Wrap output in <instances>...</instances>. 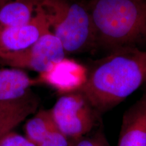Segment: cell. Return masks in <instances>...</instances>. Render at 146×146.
I'll return each mask as SVG.
<instances>
[{
    "label": "cell",
    "instance_id": "obj_10",
    "mask_svg": "<svg viewBox=\"0 0 146 146\" xmlns=\"http://www.w3.org/2000/svg\"><path fill=\"white\" fill-rule=\"evenodd\" d=\"M36 83H39L37 80L31 78L21 69H0V102L19 99Z\"/></svg>",
    "mask_w": 146,
    "mask_h": 146
},
{
    "label": "cell",
    "instance_id": "obj_17",
    "mask_svg": "<svg viewBox=\"0 0 146 146\" xmlns=\"http://www.w3.org/2000/svg\"><path fill=\"white\" fill-rule=\"evenodd\" d=\"M12 1V0H0V8H1L2 5L5 4L6 3L9 2V1Z\"/></svg>",
    "mask_w": 146,
    "mask_h": 146
},
{
    "label": "cell",
    "instance_id": "obj_11",
    "mask_svg": "<svg viewBox=\"0 0 146 146\" xmlns=\"http://www.w3.org/2000/svg\"><path fill=\"white\" fill-rule=\"evenodd\" d=\"M41 0H12L0 8V27L8 28L29 23Z\"/></svg>",
    "mask_w": 146,
    "mask_h": 146
},
{
    "label": "cell",
    "instance_id": "obj_5",
    "mask_svg": "<svg viewBox=\"0 0 146 146\" xmlns=\"http://www.w3.org/2000/svg\"><path fill=\"white\" fill-rule=\"evenodd\" d=\"M66 54L59 39L50 31L25 50L1 52L0 60L11 68H27L41 73L52 64L65 58Z\"/></svg>",
    "mask_w": 146,
    "mask_h": 146
},
{
    "label": "cell",
    "instance_id": "obj_3",
    "mask_svg": "<svg viewBox=\"0 0 146 146\" xmlns=\"http://www.w3.org/2000/svg\"><path fill=\"white\" fill-rule=\"evenodd\" d=\"M53 33L66 54H76L96 45L88 8L74 0H41Z\"/></svg>",
    "mask_w": 146,
    "mask_h": 146
},
{
    "label": "cell",
    "instance_id": "obj_12",
    "mask_svg": "<svg viewBox=\"0 0 146 146\" xmlns=\"http://www.w3.org/2000/svg\"><path fill=\"white\" fill-rule=\"evenodd\" d=\"M58 130L50 110H41L27 121L25 125V137L37 145L51 133Z\"/></svg>",
    "mask_w": 146,
    "mask_h": 146
},
{
    "label": "cell",
    "instance_id": "obj_18",
    "mask_svg": "<svg viewBox=\"0 0 146 146\" xmlns=\"http://www.w3.org/2000/svg\"><path fill=\"white\" fill-rule=\"evenodd\" d=\"M1 138H0V139H1Z\"/></svg>",
    "mask_w": 146,
    "mask_h": 146
},
{
    "label": "cell",
    "instance_id": "obj_9",
    "mask_svg": "<svg viewBox=\"0 0 146 146\" xmlns=\"http://www.w3.org/2000/svg\"><path fill=\"white\" fill-rule=\"evenodd\" d=\"M39 104L37 97L31 91L19 99L0 102V138L35 113Z\"/></svg>",
    "mask_w": 146,
    "mask_h": 146
},
{
    "label": "cell",
    "instance_id": "obj_7",
    "mask_svg": "<svg viewBox=\"0 0 146 146\" xmlns=\"http://www.w3.org/2000/svg\"><path fill=\"white\" fill-rule=\"evenodd\" d=\"M87 75L88 71L83 65L65 57L40 73L37 81L64 95L79 91L86 82Z\"/></svg>",
    "mask_w": 146,
    "mask_h": 146
},
{
    "label": "cell",
    "instance_id": "obj_16",
    "mask_svg": "<svg viewBox=\"0 0 146 146\" xmlns=\"http://www.w3.org/2000/svg\"><path fill=\"white\" fill-rule=\"evenodd\" d=\"M97 146H111L108 141L103 130L100 129L94 135Z\"/></svg>",
    "mask_w": 146,
    "mask_h": 146
},
{
    "label": "cell",
    "instance_id": "obj_1",
    "mask_svg": "<svg viewBox=\"0 0 146 146\" xmlns=\"http://www.w3.org/2000/svg\"><path fill=\"white\" fill-rule=\"evenodd\" d=\"M146 81V51L129 47L97 62L80 89L98 114L112 109Z\"/></svg>",
    "mask_w": 146,
    "mask_h": 146
},
{
    "label": "cell",
    "instance_id": "obj_8",
    "mask_svg": "<svg viewBox=\"0 0 146 146\" xmlns=\"http://www.w3.org/2000/svg\"><path fill=\"white\" fill-rule=\"evenodd\" d=\"M117 146H146V92L124 113Z\"/></svg>",
    "mask_w": 146,
    "mask_h": 146
},
{
    "label": "cell",
    "instance_id": "obj_4",
    "mask_svg": "<svg viewBox=\"0 0 146 146\" xmlns=\"http://www.w3.org/2000/svg\"><path fill=\"white\" fill-rule=\"evenodd\" d=\"M50 112L58 130L68 139L74 140L92 130L98 114L79 91L60 97Z\"/></svg>",
    "mask_w": 146,
    "mask_h": 146
},
{
    "label": "cell",
    "instance_id": "obj_6",
    "mask_svg": "<svg viewBox=\"0 0 146 146\" xmlns=\"http://www.w3.org/2000/svg\"><path fill=\"white\" fill-rule=\"evenodd\" d=\"M50 31L46 13L40 3L29 23L14 27H0V52L25 50Z\"/></svg>",
    "mask_w": 146,
    "mask_h": 146
},
{
    "label": "cell",
    "instance_id": "obj_19",
    "mask_svg": "<svg viewBox=\"0 0 146 146\" xmlns=\"http://www.w3.org/2000/svg\"><path fill=\"white\" fill-rule=\"evenodd\" d=\"M145 83H146V81H145Z\"/></svg>",
    "mask_w": 146,
    "mask_h": 146
},
{
    "label": "cell",
    "instance_id": "obj_14",
    "mask_svg": "<svg viewBox=\"0 0 146 146\" xmlns=\"http://www.w3.org/2000/svg\"><path fill=\"white\" fill-rule=\"evenodd\" d=\"M68 139L58 129L51 133L36 146H70Z\"/></svg>",
    "mask_w": 146,
    "mask_h": 146
},
{
    "label": "cell",
    "instance_id": "obj_15",
    "mask_svg": "<svg viewBox=\"0 0 146 146\" xmlns=\"http://www.w3.org/2000/svg\"><path fill=\"white\" fill-rule=\"evenodd\" d=\"M70 146H97L94 135L91 137H81L74 140V143Z\"/></svg>",
    "mask_w": 146,
    "mask_h": 146
},
{
    "label": "cell",
    "instance_id": "obj_2",
    "mask_svg": "<svg viewBox=\"0 0 146 146\" xmlns=\"http://www.w3.org/2000/svg\"><path fill=\"white\" fill-rule=\"evenodd\" d=\"M96 45L112 51L146 41V0H93Z\"/></svg>",
    "mask_w": 146,
    "mask_h": 146
},
{
    "label": "cell",
    "instance_id": "obj_13",
    "mask_svg": "<svg viewBox=\"0 0 146 146\" xmlns=\"http://www.w3.org/2000/svg\"><path fill=\"white\" fill-rule=\"evenodd\" d=\"M0 146H36L25 136L14 131L7 133L0 139Z\"/></svg>",
    "mask_w": 146,
    "mask_h": 146
}]
</instances>
